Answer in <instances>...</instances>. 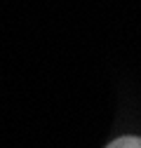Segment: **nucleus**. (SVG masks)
<instances>
[{
  "label": "nucleus",
  "mask_w": 141,
  "mask_h": 148,
  "mask_svg": "<svg viewBox=\"0 0 141 148\" xmlns=\"http://www.w3.org/2000/svg\"><path fill=\"white\" fill-rule=\"evenodd\" d=\"M106 148H141V139L139 136H120V139L111 141Z\"/></svg>",
  "instance_id": "f257e3e1"
}]
</instances>
